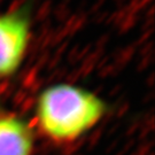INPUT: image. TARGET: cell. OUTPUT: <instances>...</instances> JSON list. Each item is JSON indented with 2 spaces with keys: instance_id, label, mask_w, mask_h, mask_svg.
Masks as SVG:
<instances>
[{
  "instance_id": "1",
  "label": "cell",
  "mask_w": 155,
  "mask_h": 155,
  "mask_svg": "<svg viewBox=\"0 0 155 155\" xmlns=\"http://www.w3.org/2000/svg\"><path fill=\"white\" fill-rule=\"evenodd\" d=\"M98 95L71 84L52 85L39 94L36 107L41 131L55 141H72L95 127L106 113Z\"/></svg>"
},
{
  "instance_id": "2",
  "label": "cell",
  "mask_w": 155,
  "mask_h": 155,
  "mask_svg": "<svg viewBox=\"0 0 155 155\" xmlns=\"http://www.w3.org/2000/svg\"><path fill=\"white\" fill-rule=\"evenodd\" d=\"M30 25L25 12L0 15V77L18 69L28 47Z\"/></svg>"
},
{
  "instance_id": "3",
  "label": "cell",
  "mask_w": 155,
  "mask_h": 155,
  "mask_svg": "<svg viewBox=\"0 0 155 155\" xmlns=\"http://www.w3.org/2000/svg\"><path fill=\"white\" fill-rule=\"evenodd\" d=\"M33 133L23 120L0 115V155H31Z\"/></svg>"
}]
</instances>
